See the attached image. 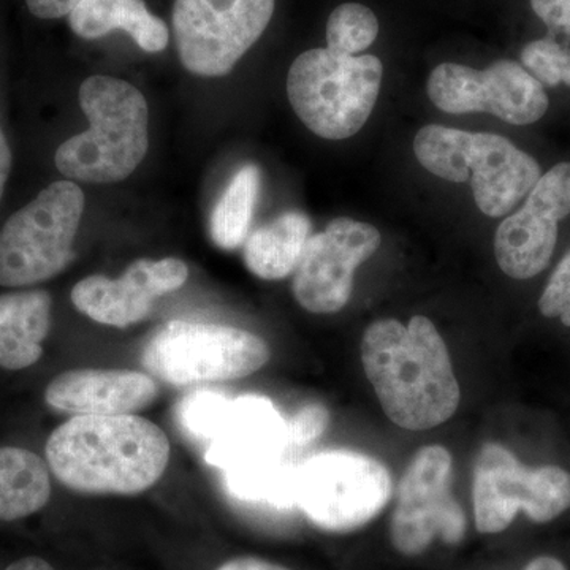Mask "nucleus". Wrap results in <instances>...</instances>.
<instances>
[{"mask_svg":"<svg viewBox=\"0 0 570 570\" xmlns=\"http://www.w3.org/2000/svg\"><path fill=\"white\" fill-rule=\"evenodd\" d=\"M524 570H568V568L557 558L539 557L532 560Z\"/></svg>","mask_w":570,"mask_h":570,"instance_id":"nucleus-34","label":"nucleus"},{"mask_svg":"<svg viewBox=\"0 0 570 570\" xmlns=\"http://www.w3.org/2000/svg\"><path fill=\"white\" fill-rule=\"evenodd\" d=\"M362 362L387 417L404 430L448 422L460 404V385L448 346L425 316L407 326L382 318L365 330Z\"/></svg>","mask_w":570,"mask_h":570,"instance_id":"nucleus-1","label":"nucleus"},{"mask_svg":"<svg viewBox=\"0 0 570 570\" xmlns=\"http://www.w3.org/2000/svg\"><path fill=\"white\" fill-rule=\"evenodd\" d=\"M217 570H291L275 562L258 560V558H236L227 561Z\"/></svg>","mask_w":570,"mask_h":570,"instance_id":"nucleus-31","label":"nucleus"},{"mask_svg":"<svg viewBox=\"0 0 570 570\" xmlns=\"http://www.w3.org/2000/svg\"><path fill=\"white\" fill-rule=\"evenodd\" d=\"M382 77L384 66L376 56H344L314 48L292 63L287 96L311 132L325 140H346L370 119Z\"/></svg>","mask_w":570,"mask_h":570,"instance_id":"nucleus-5","label":"nucleus"},{"mask_svg":"<svg viewBox=\"0 0 570 570\" xmlns=\"http://www.w3.org/2000/svg\"><path fill=\"white\" fill-rule=\"evenodd\" d=\"M85 194L71 181L52 183L0 230V285L26 287L58 276L73 258Z\"/></svg>","mask_w":570,"mask_h":570,"instance_id":"nucleus-7","label":"nucleus"},{"mask_svg":"<svg viewBox=\"0 0 570 570\" xmlns=\"http://www.w3.org/2000/svg\"><path fill=\"white\" fill-rule=\"evenodd\" d=\"M151 374L130 370H71L52 379L45 392L48 406L63 414L130 415L157 397Z\"/></svg>","mask_w":570,"mask_h":570,"instance_id":"nucleus-16","label":"nucleus"},{"mask_svg":"<svg viewBox=\"0 0 570 570\" xmlns=\"http://www.w3.org/2000/svg\"><path fill=\"white\" fill-rule=\"evenodd\" d=\"M288 442L287 422L272 401L243 396L228 404L206 461L224 471L269 463L281 460Z\"/></svg>","mask_w":570,"mask_h":570,"instance_id":"nucleus-17","label":"nucleus"},{"mask_svg":"<svg viewBox=\"0 0 570 570\" xmlns=\"http://www.w3.org/2000/svg\"><path fill=\"white\" fill-rule=\"evenodd\" d=\"M374 225L337 217L309 236L292 279L298 305L314 314H333L351 299L356 268L381 246Z\"/></svg>","mask_w":570,"mask_h":570,"instance_id":"nucleus-13","label":"nucleus"},{"mask_svg":"<svg viewBox=\"0 0 570 570\" xmlns=\"http://www.w3.org/2000/svg\"><path fill=\"white\" fill-rule=\"evenodd\" d=\"M187 277L189 268L179 258H140L118 279L85 277L71 291V303L99 324L126 328L145 321L151 314L154 299L178 291Z\"/></svg>","mask_w":570,"mask_h":570,"instance_id":"nucleus-15","label":"nucleus"},{"mask_svg":"<svg viewBox=\"0 0 570 570\" xmlns=\"http://www.w3.org/2000/svg\"><path fill=\"white\" fill-rule=\"evenodd\" d=\"M570 214V164L554 165L528 194L523 208L510 214L494 235L499 268L512 279H531L549 266L558 224Z\"/></svg>","mask_w":570,"mask_h":570,"instance_id":"nucleus-14","label":"nucleus"},{"mask_svg":"<svg viewBox=\"0 0 570 570\" xmlns=\"http://www.w3.org/2000/svg\"><path fill=\"white\" fill-rule=\"evenodd\" d=\"M330 423V412L324 404H307L292 417L288 426V441L296 445H306L324 434Z\"/></svg>","mask_w":570,"mask_h":570,"instance_id":"nucleus-28","label":"nucleus"},{"mask_svg":"<svg viewBox=\"0 0 570 570\" xmlns=\"http://www.w3.org/2000/svg\"><path fill=\"white\" fill-rule=\"evenodd\" d=\"M268 360V344L254 333L184 321L159 326L141 354L146 371L175 387L247 377Z\"/></svg>","mask_w":570,"mask_h":570,"instance_id":"nucleus-6","label":"nucleus"},{"mask_svg":"<svg viewBox=\"0 0 570 570\" xmlns=\"http://www.w3.org/2000/svg\"><path fill=\"white\" fill-rule=\"evenodd\" d=\"M225 483L230 494L239 501L258 502L275 509H292L296 505V469L283 461L254 464V466L225 469Z\"/></svg>","mask_w":570,"mask_h":570,"instance_id":"nucleus-23","label":"nucleus"},{"mask_svg":"<svg viewBox=\"0 0 570 570\" xmlns=\"http://www.w3.org/2000/svg\"><path fill=\"white\" fill-rule=\"evenodd\" d=\"M539 309L542 316L560 318L562 325L570 326V250L543 288Z\"/></svg>","mask_w":570,"mask_h":570,"instance_id":"nucleus-27","label":"nucleus"},{"mask_svg":"<svg viewBox=\"0 0 570 570\" xmlns=\"http://www.w3.org/2000/svg\"><path fill=\"white\" fill-rule=\"evenodd\" d=\"M258 190L261 170L257 165L247 164L239 168L214 206L209 220L214 245L225 250H235L245 245L250 234Z\"/></svg>","mask_w":570,"mask_h":570,"instance_id":"nucleus-22","label":"nucleus"},{"mask_svg":"<svg viewBox=\"0 0 570 570\" xmlns=\"http://www.w3.org/2000/svg\"><path fill=\"white\" fill-rule=\"evenodd\" d=\"M276 0H175L179 59L198 77H224L268 28Z\"/></svg>","mask_w":570,"mask_h":570,"instance_id":"nucleus-10","label":"nucleus"},{"mask_svg":"<svg viewBox=\"0 0 570 570\" xmlns=\"http://www.w3.org/2000/svg\"><path fill=\"white\" fill-rule=\"evenodd\" d=\"M6 570H55L50 562L41 560L37 557L22 558V560L13 562Z\"/></svg>","mask_w":570,"mask_h":570,"instance_id":"nucleus-33","label":"nucleus"},{"mask_svg":"<svg viewBox=\"0 0 570 570\" xmlns=\"http://www.w3.org/2000/svg\"><path fill=\"white\" fill-rule=\"evenodd\" d=\"M379 36L376 14L362 3H343L326 22V48L336 55L358 56Z\"/></svg>","mask_w":570,"mask_h":570,"instance_id":"nucleus-24","label":"nucleus"},{"mask_svg":"<svg viewBox=\"0 0 570 570\" xmlns=\"http://www.w3.org/2000/svg\"><path fill=\"white\" fill-rule=\"evenodd\" d=\"M419 164L450 183H471L475 205L489 217L508 216L542 176L540 165L508 138L452 127H422L415 135Z\"/></svg>","mask_w":570,"mask_h":570,"instance_id":"nucleus-4","label":"nucleus"},{"mask_svg":"<svg viewBox=\"0 0 570 570\" xmlns=\"http://www.w3.org/2000/svg\"><path fill=\"white\" fill-rule=\"evenodd\" d=\"M11 167V153L9 142L0 130V198H2L3 189H6L7 179H9Z\"/></svg>","mask_w":570,"mask_h":570,"instance_id":"nucleus-32","label":"nucleus"},{"mask_svg":"<svg viewBox=\"0 0 570 570\" xmlns=\"http://www.w3.org/2000/svg\"><path fill=\"white\" fill-rule=\"evenodd\" d=\"M570 508V474L558 466L528 468L501 444L483 445L474 468L475 528L508 530L517 513L549 523Z\"/></svg>","mask_w":570,"mask_h":570,"instance_id":"nucleus-9","label":"nucleus"},{"mask_svg":"<svg viewBox=\"0 0 570 570\" xmlns=\"http://www.w3.org/2000/svg\"><path fill=\"white\" fill-rule=\"evenodd\" d=\"M163 428L138 415H77L52 431L47 463L67 489L137 494L151 489L170 461Z\"/></svg>","mask_w":570,"mask_h":570,"instance_id":"nucleus-2","label":"nucleus"},{"mask_svg":"<svg viewBox=\"0 0 570 570\" xmlns=\"http://www.w3.org/2000/svg\"><path fill=\"white\" fill-rule=\"evenodd\" d=\"M521 62L540 85L558 86L564 82L570 88V51L557 41H531L521 51Z\"/></svg>","mask_w":570,"mask_h":570,"instance_id":"nucleus-25","label":"nucleus"},{"mask_svg":"<svg viewBox=\"0 0 570 570\" xmlns=\"http://www.w3.org/2000/svg\"><path fill=\"white\" fill-rule=\"evenodd\" d=\"M51 326V296L45 291L0 295V367L18 371L43 355Z\"/></svg>","mask_w":570,"mask_h":570,"instance_id":"nucleus-18","label":"nucleus"},{"mask_svg":"<svg viewBox=\"0 0 570 570\" xmlns=\"http://www.w3.org/2000/svg\"><path fill=\"white\" fill-rule=\"evenodd\" d=\"M309 236L311 220L305 213L281 214L247 236L243 245L247 269L265 281H281L294 275Z\"/></svg>","mask_w":570,"mask_h":570,"instance_id":"nucleus-20","label":"nucleus"},{"mask_svg":"<svg viewBox=\"0 0 570 570\" xmlns=\"http://www.w3.org/2000/svg\"><path fill=\"white\" fill-rule=\"evenodd\" d=\"M230 400L212 392H197L186 396L179 404V422L187 431L202 439L213 441L219 430Z\"/></svg>","mask_w":570,"mask_h":570,"instance_id":"nucleus-26","label":"nucleus"},{"mask_svg":"<svg viewBox=\"0 0 570 570\" xmlns=\"http://www.w3.org/2000/svg\"><path fill=\"white\" fill-rule=\"evenodd\" d=\"M50 498L48 464L31 450L0 448V521L26 519Z\"/></svg>","mask_w":570,"mask_h":570,"instance_id":"nucleus-21","label":"nucleus"},{"mask_svg":"<svg viewBox=\"0 0 570 570\" xmlns=\"http://www.w3.org/2000/svg\"><path fill=\"white\" fill-rule=\"evenodd\" d=\"M431 104L450 115L489 112L513 126L538 122L549 110L546 89L523 66L498 61L483 70L444 62L426 82Z\"/></svg>","mask_w":570,"mask_h":570,"instance_id":"nucleus-11","label":"nucleus"},{"mask_svg":"<svg viewBox=\"0 0 570 570\" xmlns=\"http://www.w3.org/2000/svg\"><path fill=\"white\" fill-rule=\"evenodd\" d=\"M82 0H26L32 14L41 20H58L69 17Z\"/></svg>","mask_w":570,"mask_h":570,"instance_id":"nucleus-30","label":"nucleus"},{"mask_svg":"<svg viewBox=\"0 0 570 570\" xmlns=\"http://www.w3.org/2000/svg\"><path fill=\"white\" fill-rule=\"evenodd\" d=\"M392 498V478L377 460L352 450L318 453L296 469V505L324 531L358 530Z\"/></svg>","mask_w":570,"mask_h":570,"instance_id":"nucleus-8","label":"nucleus"},{"mask_svg":"<svg viewBox=\"0 0 570 570\" xmlns=\"http://www.w3.org/2000/svg\"><path fill=\"white\" fill-rule=\"evenodd\" d=\"M531 7L550 29L570 36V0H531Z\"/></svg>","mask_w":570,"mask_h":570,"instance_id":"nucleus-29","label":"nucleus"},{"mask_svg":"<svg viewBox=\"0 0 570 570\" xmlns=\"http://www.w3.org/2000/svg\"><path fill=\"white\" fill-rule=\"evenodd\" d=\"M78 99L91 126L59 146L56 167L77 181H122L148 153L145 96L130 82L96 75L82 82Z\"/></svg>","mask_w":570,"mask_h":570,"instance_id":"nucleus-3","label":"nucleus"},{"mask_svg":"<svg viewBox=\"0 0 570 570\" xmlns=\"http://www.w3.org/2000/svg\"><path fill=\"white\" fill-rule=\"evenodd\" d=\"M69 24L85 40L121 29L146 52L164 51L170 40L167 24L142 0H82L69 14Z\"/></svg>","mask_w":570,"mask_h":570,"instance_id":"nucleus-19","label":"nucleus"},{"mask_svg":"<svg viewBox=\"0 0 570 570\" xmlns=\"http://www.w3.org/2000/svg\"><path fill=\"white\" fill-rule=\"evenodd\" d=\"M452 455L428 445L411 461L400 487L390 535L407 557L423 553L436 539L455 546L466 534V515L450 491Z\"/></svg>","mask_w":570,"mask_h":570,"instance_id":"nucleus-12","label":"nucleus"}]
</instances>
